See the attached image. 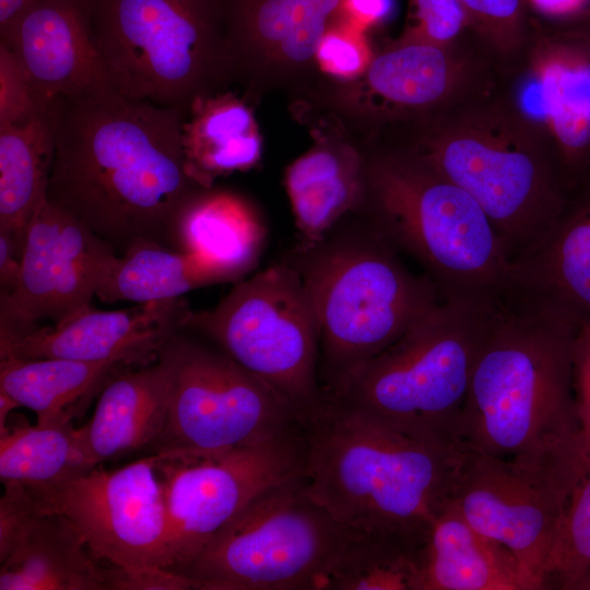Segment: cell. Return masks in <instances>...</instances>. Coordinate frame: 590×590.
I'll list each match as a JSON object with an SVG mask.
<instances>
[{
	"instance_id": "d4e9b609",
	"label": "cell",
	"mask_w": 590,
	"mask_h": 590,
	"mask_svg": "<svg viewBox=\"0 0 590 590\" xmlns=\"http://www.w3.org/2000/svg\"><path fill=\"white\" fill-rule=\"evenodd\" d=\"M517 285L564 310L576 321L590 318V189L565 202L545 241L514 266Z\"/></svg>"
},
{
	"instance_id": "44dd1931",
	"label": "cell",
	"mask_w": 590,
	"mask_h": 590,
	"mask_svg": "<svg viewBox=\"0 0 590 590\" xmlns=\"http://www.w3.org/2000/svg\"><path fill=\"white\" fill-rule=\"evenodd\" d=\"M423 590H534L514 553L482 534L447 498L428 535Z\"/></svg>"
},
{
	"instance_id": "e575fe53",
	"label": "cell",
	"mask_w": 590,
	"mask_h": 590,
	"mask_svg": "<svg viewBox=\"0 0 590 590\" xmlns=\"http://www.w3.org/2000/svg\"><path fill=\"white\" fill-rule=\"evenodd\" d=\"M0 498V562L16 547L34 521L46 514L39 496L31 487L3 483Z\"/></svg>"
},
{
	"instance_id": "cb8c5ba5",
	"label": "cell",
	"mask_w": 590,
	"mask_h": 590,
	"mask_svg": "<svg viewBox=\"0 0 590 590\" xmlns=\"http://www.w3.org/2000/svg\"><path fill=\"white\" fill-rule=\"evenodd\" d=\"M264 228L253 206L223 189L201 188L184 204L175 225L176 249L197 255L228 281L256 263Z\"/></svg>"
},
{
	"instance_id": "277c9868",
	"label": "cell",
	"mask_w": 590,
	"mask_h": 590,
	"mask_svg": "<svg viewBox=\"0 0 590 590\" xmlns=\"http://www.w3.org/2000/svg\"><path fill=\"white\" fill-rule=\"evenodd\" d=\"M358 212L398 251L417 261L444 300L494 307L517 283L481 205L418 153L366 144Z\"/></svg>"
},
{
	"instance_id": "e0dca14e",
	"label": "cell",
	"mask_w": 590,
	"mask_h": 590,
	"mask_svg": "<svg viewBox=\"0 0 590 590\" xmlns=\"http://www.w3.org/2000/svg\"><path fill=\"white\" fill-rule=\"evenodd\" d=\"M190 309L181 297L119 310L90 306L60 323L0 338V358H66L148 364L184 329Z\"/></svg>"
},
{
	"instance_id": "2e32d148",
	"label": "cell",
	"mask_w": 590,
	"mask_h": 590,
	"mask_svg": "<svg viewBox=\"0 0 590 590\" xmlns=\"http://www.w3.org/2000/svg\"><path fill=\"white\" fill-rule=\"evenodd\" d=\"M236 59V82L245 98L272 92L297 97L323 78L316 54L340 22L342 0H226Z\"/></svg>"
},
{
	"instance_id": "ffe728a7",
	"label": "cell",
	"mask_w": 590,
	"mask_h": 590,
	"mask_svg": "<svg viewBox=\"0 0 590 590\" xmlns=\"http://www.w3.org/2000/svg\"><path fill=\"white\" fill-rule=\"evenodd\" d=\"M172 392V367L157 353L153 363L111 375L102 387L93 416L78 428L94 465L148 449L161 434Z\"/></svg>"
},
{
	"instance_id": "60d3db41",
	"label": "cell",
	"mask_w": 590,
	"mask_h": 590,
	"mask_svg": "<svg viewBox=\"0 0 590 590\" xmlns=\"http://www.w3.org/2000/svg\"><path fill=\"white\" fill-rule=\"evenodd\" d=\"M393 9V0H342L340 20L366 33L386 22Z\"/></svg>"
},
{
	"instance_id": "74e56055",
	"label": "cell",
	"mask_w": 590,
	"mask_h": 590,
	"mask_svg": "<svg viewBox=\"0 0 590 590\" xmlns=\"http://www.w3.org/2000/svg\"><path fill=\"white\" fill-rule=\"evenodd\" d=\"M192 581L181 574L166 568H149L127 571L110 566V590H187Z\"/></svg>"
},
{
	"instance_id": "836d02e7",
	"label": "cell",
	"mask_w": 590,
	"mask_h": 590,
	"mask_svg": "<svg viewBox=\"0 0 590 590\" xmlns=\"http://www.w3.org/2000/svg\"><path fill=\"white\" fill-rule=\"evenodd\" d=\"M11 48L0 40V128L25 122L48 110Z\"/></svg>"
},
{
	"instance_id": "6da1fadb",
	"label": "cell",
	"mask_w": 590,
	"mask_h": 590,
	"mask_svg": "<svg viewBox=\"0 0 590 590\" xmlns=\"http://www.w3.org/2000/svg\"><path fill=\"white\" fill-rule=\"evenodd\" d=\"M52 113L47 199L117 252L140 241L176 249L177 216L201 189L184 164L187 115L128 98L113 87L58 97Z\"/></svg>"
},
{
	"instance_id": "f6af8a7d",
	"label": "cell",
	"mask_w": 590,
	"mask_h": 590,
	"mask_svg": "<svg viewBox=\"0 0 590 590\" xmlns=\"http://www.w3.org/2000/svg\"><path fill=\"white\" fill-rule=\"evenodd\" d=\"M573 590H590V568L581 577V579L575 585Z\"/></svg>"
},
{
	"instance_id": "8fae6325",
	"label": "cell",
	"mask_w": 590,
	"mask_h": 590,
	"mask_svg": "<svg viewBox=\"0 0 590 590\" xmlns=\"http://www.w3.org/2000/svg\"><path fill=\"white\" fill-rule=\"evenodd\" d=\"M172 367L165 425L148 448L162 458L205 456L270 439L302 421L273 388L193 340L173 335L158 351Z\"/></svg>"
},
{
	"instance_id": "7bdbcfd3",
	"label": "cell",
	"mask_w": 590,
	"mask_h": 590,
	"mask_svg": "<svg viewBox=\"0 0 590 590\" xmlns=\"http://www.w3.org/2000/svg\"><path fill=\"white\" fill-rule=\"evenodd\" d=\"M36 0H0V37L5 35L22 13Z\"/></svg>"
},
{
	"instance_id": "ab89813d",
	"label": "cell",
	"mask_w": 590,
	"mask_h": 590,
	"mask_svg": "<svg viewBox=\"0 0 590 590\" xmlns=\"http://www.w3.org/2000/svg\"><path fill=\"white\" fill-rule=\"evenodd\" d=\"M25 239L26 228L0 231V298L9 296L17 286Z\"/></svg>"
},
{
	"instance_id": "ba28073f",
	"label": "cell",
	"mask_w": 590,
	"mask_h": 590,
	"mask_svg": "<svg viewBox=\"0 0 590 590\" xmlns=\"http://www.w3.org/2000/svg\"><path fill=\"white\" fill-rule=\"evenodd\" d=\"M344 538L302 473L255 497L178 574L197 590L323 589Z\"/></svg>"
},
{
	"instance_id": "7c38bea8",
	"label": "cell",
	"mask_w": 590,
	"mask_h": 590,
	"mask_svg": "<svg viewBox=\"0 0 590 590\" xmlns=\"http://www.w3.org/2000/svg\"><path fill=\"white\" fill-rule=\"evenodd\" d=\"M158 467L170 532L169 569L179 573L255 497L305 473L303 428L212 455L160 457Z\"/></svg>"
},
{
	"instance_id": "7dc6e473",
	"label": "cell",
	"mask_w": 590,
	"mask_h": 590,
	"mask_svg": "<svg viewBox=\"0 0 590 590\" xmlns=\"http://www.w3.org/2000/svg\"><path fill=\"white\" fill-rule=\"evenodd\" d=\"M581 16L586 17V20L590 22V3Z\"/></svg>"
},
{
	"instance_id": "8d00e7d4",
	"label": "cell",
	"mask_w": 590,
	"mask_h": 590,
	"mask_svg": "<svg viewBox=\"0 0 590 590\" xmlns=\"http://www.w3.org/2000/svg\"><path fill=\"white\" fill-rule=\"evenodd\" d=\"M571 379L582 448L590 440V318L578 320L574 329Z\"/></svg>"
},
{
	"instance_id": "9c48e42d",
	"label": "cell",
	"mask_w": 590,
	"mask_h": 590,
	"mask_svg": "<svg viewBox=\"0 0 590 590\" xmlns=\"http://www.w3.org/2000/svg\"><path fill=\"white\" fill-rule=\"evenodd\" d=\"M196 330L281 394L300 421L322 404L319 330L297 268L279 263L236 284L212 309L190 310Z\"/></svg>"
},
{
	"instance_id": "3957f363",
	"label": "cell",
	"mask_w": 590,
	"mask_h": 590,
	"mask_svg": "<svg viewBox=\"0 0 590 590\" xmlns=\"http://www.w3.org/2000/svg\"><path fill=\"white\" fill-rule=\"evenodd\" d=\"M302 425L308 489L344 530L430 529L460 444L418 440L329 396Z\"/></svg>"
},
{
	"instance_id": "484cf974",
	"label": "cell",
	"mask_w": 590,
	"mask_h": 590,
	"mask_svg": "<svg viewBox=\"0 0 590 590\" xmlns=\"http://www.w3.org/2000/svg\"><path fill=\"white\" fill-rule=\"evenodd\" d=\"M428 530L346 531L327 590H423Z\"/></svg>"
},
{
	"instance_id": "b9f144b4",
	"label": "cell",
	"mask_w": 590,
	"mask_h": 590,
	"mask_svg": "<svg viewBox=\"0 0 590 590\" xmlns=\"http://www.w3.org/2000/svg\"><path fill=\"white\" fill-rule=\"evenodd\" d=\"M542 14L553 17L581 16L590 0H526Z\"/></svg>"
},
{
	"instance_id": "8992f818",
	"label": "cell",
	"mask_w": 590,
	"mask_h": 590,
	"mask_svg": "<svg viewBox=\"0 0 590 590\" xmlns=\"http://www.w3.org/2000/svg\"><path fill=\"white\" fill-rule=\"evenodd\" d=\"M306 249L311 252L298 271L319 330V382L334 396L442 298L368 223L357 241Z\"/></svg>"
},
{
	"instance_id": "7a4b0ae2",
	"label": "cell",
	"mask_w": 590,
	"mask_h": 590,
	"mask_svg": "<svg viewBox=\"0 0 590 590\" xmlns=\"http://www.w3.org/2000/svg\"><path fill=\"white\" fill-rule=\"evenodd\" d=\"M577 321L518 285L491 311L460 418V442L539 460L581 445L573 396Z\"/></svg>"
},
{
	"instance_id": "7402d4cb",
	"label": "cell",
	"mask_w": 590,
	"mask_h": 590,
	"mask_svg": "<svg viewBox=\"0 0 590 590\" xmlns=\"http://www.w3.org/2000/svg\"><path fill=\"white\" fill-rule=\"evenodd\" d=\"M0 590H110V566L66 516L46 512L0 562Z\"/></svg>"
},
{
	"instance_id": "f1b7e54d",
	"label": "cell",
	"mask_w": 590,
	"mask_h": 590,
	"mask_svg": "<svg viewBox=\"0 0 590 590\" xmlns=\"http://www.w3.org/2000/svg\"><path fill=\"white\" fill-rule=\"evenodd\" d=\"M52 105L25 122L0 128V231L25 229L47 199L55 155Z\"/></svg>"
},
{
	"instance_id": "ee69618b",
	"label": "cell",
	"mask_w": 590,
	"mask_h": 590,
	"mask_svg": "<svg viewBox=\"0 0 590 590\" xmlns=\"http://www.w3.org/2000/svg\"><path fill=\"white\" fill-rule=\"evenodd\" d=\"M16 408H20V405L7 393L0 391V434L7 428L9 413Z\"/></svg>"
},
{
	"instance_id": "f546056e",
	"label": "cell",
	"mask_w": 590,
	"mask_h": 590,
	"mask_svg": "<svg viewBox=\"0 0 590 590\" xmlns=\"http://www.w3.org/2000/svg\"><path fill=\"white\" fill-rule=\"evenodd\" d=\"M227 278L201 257L140 241L119 256L96 297L104 303L137 304L181 297L187 292Z\"/></svg>"
},
{
	"instance_id": "603a6c76",
	"label": "cell",
	"mask_w": 590,
	"mask_h": 590,
	"mask_svg": "<svg viewBox=\"0 0 590 590\" xmlns=\"http://www.w3.org/2000/svg\"><path fill=\"white\" fill-rule=\"evenodd\" d=\"M262 146L252 107L231 91L197 98L182 123L185 169L201 188H211L220 177L258 166Z\"/></svg>"
},
{
	"instance_id": "30bf717a",
	"label": "cell",
	"mask_w": 590,
	"mask_h": 590,
	"mask_svg": "<svg viewBox=\"0 0 590 590\" xmlns=\"http://www.w3.org/2000/svg\"><path fill=\"white\" fill-rule=\"evenodd\" d=\"M586 472L581 448L502 459L460 442L447 498L471 527L514 553L534 590L546 589L555 540Z\"/></svg>"
},
{
	"instance_id": "5b68a950",
	"label": "cell",
	"mask_w": 590,
	"mask_h": 590,
	"mask_svg": "<svg viewBox=\"0 0 590 590\" xmlns=\"http://www.w3.org/2000/svg\"><path fill=\"white\" fill-rule=\"evenodd\" d=\"M109 85L188 115L236 82L226 0H87Z\"/></svg>"
},
{
	"instance_id": "bcb514c9",
	"label": "cell",
	"mask_w": 590,
	"mask_h": 590,
	"mask_svg": "<svg viewBox=\"0 0 590 590\" xmlns=\"http://www.w3.org/2000/svg\"><path fill=\"white\" fill-rule=\"evenodd\" d=\"M582 456L585 460L586 470L590 469V440L582 446Z\"/></svg>"
},
{
	"instance_id": "83f0119b",
	"label": "cell",
	"mask_w": 590,
	"mask_h": 590,
	"mask_svg": "<svg viewBox=\"0 0 590 590\" xmlns=\"http://www.w3.org/2000/svg\"><path fill=\"white\" fill-rule=\"evenodd\" d=\"M118 366L52 357L0 358V391L32 410L38 424L68 423Z\"/></svg>"
},
{
	"instance_id": "1f68e13d",
	"label": "cell",
	"mask_w": 590,
	"mask_h": 590,
	"mask_svg": "<svg viewBox=\"0 0 590 590\" xmlns=\"http://www.w3.org/2000/svg\"><path fill=\"white\" fill-rule=\"evenodd\" d=\"M590 568V469L574 488L545 575L546 589L573 590Z\"/></svg>"
},
{
	"instance_id": "4316f807",
	"label": "cell",
	"mask_w": 590,
	"mask_h": 590,
	"mask_svg": "<svg viewBox=\"0 0 590 590\" xmlns=\"http://www.w3.org/2000/svg\"><path fill=\"white\" fill-rule=\"evenodd\" d=\"M535 67L541 113L566 163L579 165L590 150V32L568 35Z\"/></svg>"
},
{
	"instance_id": "52a82bcc",
	"label": "cell",
	"mask_w": 590,
	"mask_h": 590,
	"mask_svg": "<svg viewBox=\"0 0 590 590\" xmlns=\"http://www.w3.org/2000/svg\"><path fill=\"white\" fill-rule=\"evenodd\" d=\"M494 307L442 299L329 397L418 440L457 447L471 373Z\"/></svg>"
},
{
	"instance_id": "4dcf8cb0",
	"label": "cell",
	"mask_w": 590,
	"mask_h": 590,
	"mask_svg": "<svg viewBox=\"0 0 590 590\" xmlns=\"http://www.w3.org/2000/svg\"><path fill=\"white\" fill-rule=\"evenodd\" d=\"M94 467L78 428L71 422L7 427L0 434L2 484L17 482L44 491L78 477Z\"/></svg>"
},
{
	"instance_id": "f35d334b",
	"label": "cell",
	"mask_w": 590,
	"mask_h": 590,
	"mask_svg": "<svg viewBox=\"0 0 590 590\" xmlns=\"http://www.w3.org/2000/svg\"><path fill=\"white\" fill-rule=\"evenodd\" d=\"M468 17L486 30L505 34L515 31L521 16V0H460Z\"/></svg>"
},
{
	"instance_id": "d590c367",
	"label": "cell",
	"mask_w": 590,
	"mask_h": 590,
	"mask_svg": "<svg viewBox=\"0 0 590 590\" xmlns=\"http://www.w3.org/2000/svg\"><path fill=\"white\" fill-rule=\"evenodd\" d=\"M415 25L403 37L442 46L469 20L460 0H412Z\"/></svg>"
},
{
	"instance_id": "d6a6232c",
	"label": "cell",
	"mask_w": 590,
	"mask_h": 590,
	"mask_svg": "<svg viewBox=\"0 0 590 590\" xmlns=\"http://www.w3.org/2000/svg\"><path fill=\"white\" fill-rule=\"evenodd\" d=\"M374 54L365 32L340 21L320 40L316 60L324 78L343 82L362 76Z\"/></svg>"
},
{
	"instance_id": "5bb4252c",
	"label": "cell",
	"mask_w": 590,
	"mask_h": 590,
	"mask_svg": "<svg viewBox=\"0 0 590 590\" xmlns=\"http://www.w3.org/2000/svg\"><path fill=\"white\" fill-rule=\"evenodd\" d=\"M160 457L116 470L101 464L56 487L36 491L46 512L66 516L94 557L137 571L170 567V532ZM170 570V569H169Z\"/></svg>"
},
{
	"instance_id": "d6986e66",
	"label": "cell",
	"mask_w": 590,
	"mask_h": 590,
	"mask_svg": "<svg viewBox=\"0 0 590 590\" xmlns=\"http://www.w3.org/2000/svg\"><path fill=\"white\" fill-rule=\"evenodd\" d=\"M312 145L285 169L284 184L306 248L319 245L346 214L358 212L365 190V143L324 127L310 128Z\"/></svg>"
},
{
	"instance_id": "ac0fdd59",
	"label": "cell",
	"mask_w": 590,
	"mask_h": 590,
	"mask_svg": "<svg viewBox=\"0 0 590 590\" xmlns=\"http://www.w3.org/2000/svg\"><path fill=\"white\" fill-rule=\"evenodd\" d=\"M46 102L111 87L87 0H36L0 37Z\"/></svg>"
},
{
	"instance_id": "4fadbf2b",
	"label": "cell",
	"mask_w": 590,
	"mask_h": 590,
	"mask_svg": "<svg viewBox=\"0 0 590 590\" xmlns=\"http://www.w3.org/2000/svg\"><path fill=\"white\" fill-rule=\"evenodd\" d=\"M415 152L481 205L512 267L532 255L555 227L565 199L552 165L536 151L461 134Z\"/></svg>"
},
{
	"instance_id": "9a60e30c",
	"label": "cell",
	"mask_w": 590,
	"mask_h": 590,
	"mask_svg": "<svg viewBox=\"0 0 590 590\" xmlns=\"http://www.w3.org/2000/svg\"><path fill=\"white\" fill-rule=\"evenodd\" d=\"M118 258L79 219L43 201L26 226L17 286L0 298V338L24 334L43 320L60 323L92 306Z\"/></svg>"
}]
</instances>
